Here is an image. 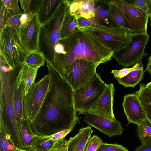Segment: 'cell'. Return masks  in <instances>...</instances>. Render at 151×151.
Masks as SVG:
<instances>
[{"instance_id":"cell-1","label":"cell","mask_w":151,"mask_h":151,"mask_svg":"<svg viewBox=\"0 0 151 151\" xmlns=\"http://www.w3.org/2000/svg\"><path fill=\"white\" fill-rule=\"evenodd\" d=\"M47 65L50 79L49 89L38 113L30 124L35 134L40 136L72 130L79 119L71 87L48 63Z\"/></svg>"},{"instance_id":"cell-2","label":"cell","mask_w":151,"mask_h":151,"mask_svg":"<svg viewBox=\"0 0 151 151\" xmlns=\"http://www.w3.org/2000/svg\"><path fill=\"white\" fill-rule=\"evenodd\" d=\"M77 28L78 30L71 35L59 41L63 45L66 54L57 57L53 68L65 80L76 60L83 59L99 65L110 61L114 53L93 32Z\"/></svg>"},{"instance_id":"cell-3","label":"cell","mask_w":151,"mask_h":151,"mask_svg":"<svg viewBox=\"0 0 151 151\" xmlns=\"http://www.w3.org/2000/svg\"><path fill=\"white\" fill-rule=\"evenodd\" d=\"M20 68L8 73L0 71V126L5 129L15 146L21 148L19 129L13 101V84Z\"/></svg>"},{"instance_id":"cell-4","label":"cell","mask_w":151,"mask_h":151,"mask_svg":"<svg viewBox=\"0 0 151 151\" xmlns=\"http://www.w3.org/2000/svg\"><path fill=\"white\" fill-rule=\"evenodd\" d=\"M69 5L68 0H63L55 15L41 28L39 51L52 67L55 60V47L59 41L62 25Z\"/></svg>"},{"instance_id":"cell-5","label":"cell","mask_w":151,"mask_h":151,"mask_svg":"<svg viewBox=\"0 0 151 151\" xmlns=\"http://www.w3.org/2000/svg\"><path fill=\"white\" fill-rule=\"evenodd\" d=\"M107 84L96 72L85 84L73 90L75 107L79 115L88 111L103 94Z\"/></svg>"},{"instance_id":"cell-6","label":"cell","mask_w":151,"mask_h":151,"mask_svg":"<svg viewBox=\"0 0 151 151\" xmlns=\"http://www.w3.org/2000/svg\"><path fill=\"white\" fill-rule=\"evenodd\" d=\"M98 36L114 53L124 48L131 41L132 34L112 22L109 24L81 27Z\"/></svg>"},{"instance_id":"cell-7","label":"cell","mask_w":151,"mask_h":151,"mask_svg":"<svg viewBox=\"0 0 151 151\" xmlns=\"http://www.w3.org/2000/svg\"><path fill=\"white\" fill-rule=\"evenodd\" d=\"M0 53L12 70L24 63L27 54L20 45L15 30L8 26L0 31Z\"/></svg>"},{"instance_id":"cell-8","label":"cell","mask_w":151,"mask_h":151,"mask_svg":"<svg viewBox=\"0 0 151 151\" xmlns=\"http://www.w3.org/2000/svg\"><path fill=\"white\" fill-rule=\"evenodd\" d=\"M49 74L30 86L27 93L23 97V114L24 118L30 124L34 121L49 89Z\"/></svg>"},{"instance_id":"cell-9","label":"cell","mask_w":151,"mask_h":151,"mask_svg":"<svg viewBox=\"0 0 151 151\" xmlns=\"http://www.w3.org/2000/svg\"><path fill=\"white\" fill-rule=\"evenodd\" d=\"M149 39L147 32L132 34L130 42L124 48L114 53L112 57L122 67L134 65L148 55L145 49Z\"/></svg>"},{"instance_id":"cell-10","label":"cell","mask_w":151,"mask_h":151,"mask_svg":"<svg viewBox=\"0 0 151 151\" xmlns=\"http://www.w3.org/2000/svg\"><path fill=\"white\" fill-rule=\"evenodd\" d=\"M123 13L132 34L147 32L149 15L138 8L123 0H109Z\"/></svg>"},{"instance_id":"cell-11","label":"cell","mask_w":151,"mask_h":151,"mask_svg":"<svg viewBox=\"0 0 151 151\" xmlns=\"http://www.w3.org/2000/svg\"><path fill=\"white\" fill-rule=\"evenodd\" d=\"M41 27L38 14L34 15L27 25L15 30L17 38L27 54L39 51V37Z\"/></svg>"},{"instance_id":"cell-12","label":"cell","mask_w":151,"mask_h":151,"mask_svg":"<svg viewBox=\"0 0 151 151\" xmlns=\"http://www.w3.org/2000/svg\"><path fill=\"white\" fill-rule=\"evenodd\" d=\"M99 65L83 59L75 61L73 64L71 72L65 81L73 90L85 84L96 72Z\"/></svg>"},{"instance_id":"cell-13","label":"cell","mask_w":151,"mask_h":151,"mask_svg":"<svg viewBox=\"0 0 151 151\" xmlns=\"http://www.w3.org/2000/svg\"><path fill=\"white\" fill-rule=\"evenodd\" d=\"M114 92L113 83L107 84L103 94L87 112L114 122L116 119L113 111Z\"/></svg>"},{"instance_id":"cell-14","label":"cell","mask_w":151,"mask_h":151,"mask_svg":"<svg viewBox=\"0 0 151 151\" xmlns=\"http://www.w3.org/2000/svg\"><path fill=\"white\" fill-rule=\"evenodd\" d=\"M84 114L83 120L85 122L110 137L120 135L124 130L121 123L116 119L112 122L103 117L88 112Z\"/></svg>"},{"instance_id":"cell-15","label":"cell","mask_w":151,"mask_h":151,"mask_svg":"<svg viewBox=\"0 0 151 151\" xmlns=\"http://www.w3.org/2000/svg\"><path fill=\"white\" fill-rule=\"evenodd\" d=\"M122 105L129 123L138 125L147 119L140 101L135 93L124 96Z\"/></svg>"},{"instance_id":"cell-16","label":"cell","mask_w":151,"mask_h":151,"mask_svg":"<svg viewBox=\"0 0 151 151\" xmlns=\"http://www.w3.org/2000/svg\"><path fill=\"white\" fill-rule=\"evenodd\" d=\"M18 74V73L13 84V101L15 117L19 129L22 122L24 119L23 109L24 86L19 80Z\"/></svg>"},{"instance_id":"cell-17","label":"cell","mask_w":151,"mask_h":151,"mask_svg":"<svg viewBox=\"0 0 151 151\" xmlns=\"http://www.w3.org/2000/svg\"><path fill=\"white\" fill-rule=\"evenodd\" d=\"M93 132L88 126L80 129L76 135L67 140L68 151H84Z\"/></svg>"},{"instance_id":"cell-18","label":"cell","mask_w":151,"mask_h":151,"mask_svg":"<svg viewBox=\"0 0 151 151\" xmlns=\"http://www.w3.org/2000/svg\"><path fill=\"white\" fill-rule=\"evenodd\" d=\"M63 0H43L38 14L41 27L46 24L55 14Z\"/></svg>"},{"instance_id":"cell-19","label":"cell","mask_w":151,"mask_h":151,"mask_svg":"<svg viewBox=\"0 0 151 151\" xmlns=\"http://www.w3.org/2000/svg\"><path fill=\"white\" fill-rule=\"evenodd\" d=\"M100 1L105 4L112 22L130 32L129 23L122 11L109 0Z\"/></svg>"},{"instance_id":"cell-20","label":"cell","mask_w":151,"mask_h":151,"mask_svg":"<svg viewBox=\"0 0 151 151\" xmlns=\"http://www.w3.org/2000/svg\"><path fill=\"white\" fill-rule=\"evenodd\" d=\"M144 71L142 61L139 62L138 67L124 77L116 78L118 83L124 87L134 88L144 78Z\"/></svg>"},{"instance_id":"cell-21","label":"cell","mask_w":151,"mask_h":151,"mask_svg":"<svg viewBox=\"0 0 151 151\" xmlns=\"http://www.w3.org/2000/svg\"><path fill=\"white\" fill-rule=\"evenodd\" d=\"M68 8L61 29L60 39L68 38L78 30L77 19L78 16L71 14Z\"/></svg>"},{"instance_id":"cell-22","label":"cell","mask_w":151,"mask_h":151,"mask_svg":"<svg viewBox=\"0 0 151 151\" xmlns=\"http://www.w3.org/2000/svg\"><path fill=\"white\" fill-rule=\"evenodd\" d=\"M39 68H32L25 63L21 66L18 76L24 86V95L27 93L31 85L35 83Z\"/></svg>"},{"instance_id":"cell-23","label":"cell","mask_w":151,"mask_h":151,"mask_svg":"<svg viewBox=\"0 0 151 151\" xmlns=\"http://www.w3.org/2000/svg\"><path fill=\"white\" fill-rule=\"evenodd\" d=\"M19 132L22 149H30L36 135L33 132L27 119L24 118L23 120Z\"/></svg>"},{"instance_id":"cell-24","label":"cell","mask_w":151,"mask_h":151,"mask_svg":"<svg viewBox=\"0 0 151 151\" xmlns=\"http://www.w3.org/2000/svg\"><path fill=\"white\" fill-rule=\"evenodd\" d=\"M139 88L134 93L137 96L145 112L147 119L151 123V90L143 83L139 84Z\"/></svg>"},{"instance_id":"cell-25","label":"cell","mask_w":151,"mask_h":151,"mask_svg":"<svg viewBox=\"0 0 151 151\" xmlns=\"http://www.w3.org/2000/svg\"><path fill=\"white\" fill-rule=\"evenodd\" d=\"M59 141L52 140L49 136L36 135L32 147L29 150L33 151H49Z\"/></svg>"},{"instance_id":"cell-26","label":"cell","mask_w":151,"mask_h":151,"mask_svg":"<svg viewBox=\"0 0 151 151\" xmlns=\"http://www.w3.org/2000/svg\"><path fill=\"white\" fill-rule=\"evenodd\" d=\"M138 136L142 144L151 145V123L147 119L137 125Z\"/></svg>"},{"instance_id":"cell-27","label":"cell","mask_w":151,"mask_h":151,"mask_svg":"<svg viewBox=\"0 0 151 151\" xmlns=\"http://www.w3.org/2000/svg\"><path fill=\"white\" fill-rule=\"evenodd\" d=\"M91 19L93 25L95 26L108 24L112 22L107 8L101 5L95 7V16Z\"/></svg>"},{"instance_id":"cell-28","label":"cell","mask_w":151,"mask_h":151,"mask_svg":"<svg viewBox=\"0 0 151 151\" xmlns=\"http://www.w3.org/2000/svg\"><path fill=\"white\" fill-rule=\"evenodd\" d=\"M45 60L42 54L39 51L27 54L24 63L33 68H39L45 65Z\"/></svg>"},{"instance_id":"cell-29","label":"cell","mask_w":151,"mask_h":151,"mask_svg":"<svg viewBox=\"0 0 151 151\" xmlns=\"http://www.w3.org/2000/svg\"><path fill=\"white\" fill-rule=\"evenodd\" d=\"M21 8L23 12L34 15L38 14L43 0H20Z\"/></svg>"},{"instance_id":"cell-30","label":"cell","mask_w":151,"mask_h":151,"mask_svg":"<svg viewBox=\"0 0 151 151\" xmlns=\"http://www.w3.org/2000/svg\"><path fill=\"white\" fill-rule=\"evenodd\" d=\"M0 151H13L15 146L5 129L0 126Z\"/></svg>"},{"instance_id":"cell-31","label":"cell","mask_w":151,"mask_h":151,"mask_svg":"<svg viewBox=\"0 0 151 151\" xmlns=\"http://www.w3.org/2000/svg\"><path fill=\"white\" fill-rule=\"evenodd\" d=\"M18 0H1V3L7 10L14 15H22L23 13L18 4Z\"/></svg>"},{"instance_id":"cell-32","label":"cell","mask_w":151,"mask_h":151,"mask_svg":"<svg viewBox=\"0 0 151 151\" xmlns=\"http://www.w3.org/2000/svg\"><path fill=\"white\" fill-rule=\"evenodd\" d=\"M96 151H129L127 148L117 143H103Z\"/></svg>"},{"instance_id":"cell-33","label":"cell","mask_w":151,"mask_h":151,"mask_svg":"<svg viewBox=\"0 0 151 151\" xmlns=\"http://www.w3.org/2000/svg\"><path fill=\"white\" fill-rule=\"evenodd\" d=\"M103 143V141L101 139L97 136L94 135L89 139L84 151H96Z\"/></svg>"},{"instance_id":"cell-34","label":"cell","mask_w":151,"mask_h":151,"mask_svg":"<svg viewBox=\"0 0 151 151\" xmlns=\"http://www.w3.org/2000/svg\"><path fill=\"white\" fill-rule=\"evenodd\" d=\"M125 1L131 5L138 8L144 12L149 14V0H129Z\"/></svg>"},{"instance_id":"cell-35","label":"cell","mask_w":151,"mask_h":151,"mask_svg":"<svg viewBox=\"0 0 151 151\" xmlns=\"http://www.w3.org/2000/svg\"><path fill=\"white\" fill-rule=\"evenodd\" d=\"M139 62H140L137 63L131 68H126L119 70H112L111 72L113 74L116 78H122L126 76L132 71L137 68L139 65Z\"/></svg>"},{"instance_id":"cell-36","label":"cell","mask_w":151,"mask_h":151,"mask_svg":"<svg viewBox=\"0 0 151 151\" xmlns=\"http://www.w3.org/2000/svg\"><path fill=\"white\" fill-rule=\"evenodd\" d=\"M22 15H14L9 12L7 20V25L14 30L20 26V18Z\"/></svg>"},{"instance_id":"cell-37","label":"cell","mask_w":151,"mask_h":151,"mask_svg":"<svg viewBox=\"0 0 151 151\" xmlns=\"http://www.w3.org/2000/svg\"><path fill=\"white\" fill-rule=\"evenodd\" d=\"M0 4V31H1L4 27L8 26L7 25V22L9 12L7 10L2 4L1 3Z\"/></svg>"},{"instance_id":"cell-38","label":"cell","mask_w":151,"mask_h":151,"mask_svg":"<svg viewBox=\"0 0 151 151\" xmlns=\"http://www.w3.org/2000/svg\"><path fill=\"white\" fill-rule=\"evenodd\" d=\"M95 0H88L87 6L86 11L82 16L85 18L89 19L94 17L95 16Z\"/></svg>"},{"instance_id":"cell-39","label":"cell","mask_w":151,"mask_h":151,"mask_svg":"<svg viewBox=\"0 0 151 151\" xmlns=\"http://www.w3.org/2000/svg\"><path fill=\"white\" fill-rule=\"evenodd\" d=\"M49 151H68L67 140L65 137L58 141Z\"/></svg>"},{"instance_id":"cell-40","label":"cell","mask_w":151,"mask_h":151,"mask_svg":"<svg viewBox=\"0 0 151 151\" xmlns=\"http://www.w3.org/2000/svg\"><path fill=\"white\" fill-rule=\"evenodd\" d=\"M81 0H70L69 9L70 12L78 15L79 17V11Z\"/></svg>"},{"instance_id":"cell-41","label":"cell","mask_w":151,"mask_h":151,"mask_svg":"<svg viewBox=\"0 0 151 151\" xmlns=\"http://www.w3.org/2000/svg\"><path fill=\"white\" fill-rule=\"evenodd\" d=\"M33 15L31 13L23 12V14L20 18V27L24 28L27 26Z\"/></svg>"},{"instance_id":"cell-42","label":"cell","mask_w":151,"mask_h":151,"mask_svg":"<svg viewBox=\"0 0 151 151\" xmlns=\"http://www.w3.org/2000/svg\"><path fill=\"white\" fill-rule=\"evenodd\" d=\"M77 26L81 27L92 26L93 25L91 18L87 19L82 17H80L77 19Z\"/></svg>"},{"instance_id":"cell-43","label":"cell","mask_w":151,"mask_h":151,"mask_svg":"<svg viewBox=\"0 0 151 151\" xmlns=\"http://www.w3.org/2000/svg\"><path fill=\"white\" fill-rule=\"evenodd\" d=\"M72 130H63L51 136H49L50 139L54 141H59L63 138L70 133Z\"/></svg>"},{"instance_id":"cell-44","label":"cell","mask_w":151,"mask_h":151,"mask_svg":"<svg viewBox=\"0 0 151 151\" xmlns=\"http://www.w3.org/2000/svg\"><path fill=\"white\" fill-rule=\"evenodd\" d=\"M134 151H151V145L142 144Z\"/></svg>"},{"instance_id":"cell-45","label":"cell","mask_w":151,"mask_h":151,"mask_svg":"<svg viewBox=\"0 0 151 151\" xmlns=\"http://www.w3.org/2000/svg\"><path fill=\"white\" fill-rule=\"evenodd\" d=\"M148 62L145 69V71L150 73L151 75V55L147 59Z\"/></svg>"},{"instance_id":"cell-46","label":"cell","mask_w":151,"mask_h":151,"mask_svg":"<svg viewBox=\"0 0 151 151\" xmlns=\"http://www.w3.org/2000/svg\"><path fill=\"white\" fill-rule=\"evenodd\" d=\"M0 69L1 71L4 73L9 72L12 70L9 66H7L6 65H0Z\"/></svg>"},{"instance_id":"cell-47","label":"cell","mask_w":151,"mask_h":151,"mask_svg":"<svg viewBox=\"0 0 151 151\" xmlns=\"http://www.w3.org/2000/svg\"><path fill=\"white\" fill-rule=\"evenodd\" d=\"M149 18L150 20L151 24V0H149Z\"/></svg>"},{"instance_id":"cell-48","label":"cell","mask_w":151,"mask_h":151,"mask_svg":"<svg viewBox=\"0 0 151 151\" xmlns=\"http://www.w3.org/2000/svg\"><path fill=\"white\" fill-rule=\"evenodd\" d=\"M146 87L151 90V81L147 83L146 85Z\"/></svg>"},{"instance_id":"cell-49","label":"cell","mask_w":151,"mask_h":151,"mask_svg":"<svg viewBox=\"0 0 151 151\" xmlns=\"http://www.w3.org/2000/svg\"><path fill=\"white\" fill-rule=\"evenodd\" d=\"M13 151H23L22 148H19L14 146Z\"/></svg>"},{"instance_id":"cell-50","label":"cell","mask_w":151,"mask_h":151,"mask_svg":"<svg viewBox=\"0 0 151 151\" xmlns=\"http://www.w3.org/2000/svg\"><path fill=\"white\" fill-rule=\"evenodd\" d=\"M22 150L23 151H33L30 150H24L22 149Z\"/></svg>"}]
</instances>
